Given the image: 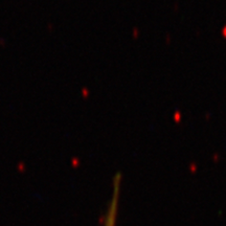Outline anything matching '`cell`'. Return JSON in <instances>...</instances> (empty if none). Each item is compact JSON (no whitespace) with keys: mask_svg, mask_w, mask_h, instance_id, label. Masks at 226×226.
Segmentation results:
<instances>
[{"mask_svg":"<svg viewBox=\"0 0 226 226\" xmlns=\"http://www.w3.org/2000/svg\"><path fill=\"white\" fill-rule=\"evenodd\" d=\"M118 197H119V177H116L114 183V190L111 199L109 208H108L105 226H116L117 209H118Z\"/></svg>","mask_w":226,"mask_h":226,"instance_id":"6da1fadb","label":"cell"}]
</instances>
